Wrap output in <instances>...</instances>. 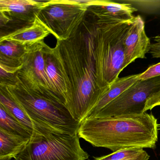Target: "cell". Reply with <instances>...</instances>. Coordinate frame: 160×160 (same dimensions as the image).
Instances as JSON below:
<instances>
[{"mask_svg":"<svg viewBox=\"0 0 160 160\" xmlns=\"http://www.w3.org/2000/svg\"><path fill=\"white\" fill-rule=\"evenodd\" d=\"M88 11L100 18L132 22L137 11L131 3H119L104 0H92L88 5Z\"/></svg>","mask_w":160,"mask_h":160,"instance_id":"obj_11","label":"cell"},{"mask_svg":"<svg viewBox=\"0 0 160 160\" xmlns=\"http://www.w3.org/2000/svg\"><path fill=\"white\" fill-rule=\"evenodd\" d=\"M158 128L160 129V124H158Z\"/></svg>","mask_w":160,"mask_h":160,"instance_id":"obj_23","label":"cell"},{"mask_svg":"<svg viewBox=\"0 0 160 160\" xmlns=\"http://www.w3.org/2000/svg\"><path fill=\"white\" fill-rule=\"evenodd\" d=\"M149 158V155L145 151H144L143 152L140 153L136 157L127 160H148Z\"/></svg>","mask_w":160,"mask_h":160,"instance_id":"obj_22","label":"cell"},{"mask_svg":"<svg viewBox=\"0 0 160 160\" xmlns=\"http://www.w3.org/2000/svg\"><path fill=\"white\" fill-rule=\"evenodd\" d=\"M157 120L152 114L86 118L79 138L92 146L113 152L129 148H154L158 140Z\"/></svg>","mask_w":160,"mask_h":160,"instance_id":"obj_2","label":"cell"},{"mask_svg":"<svg viewBox=\"0 0 160 160\" xmlns=\"http://www.w3.org/2000/svg\"><path fill=\"white\" fill-rule=\"evenodd\" d=\"M139 74H138L118 78L110 86L108 91L100 99L96 106L90 112L86 118H94L106 106L139 80Z\"/></svg>","mask_w":160,"mask_h":160,"instance_id":"obj_15","label":"cell"},{"mask_svg":"<svg viewBox=\"0 0 160 160\" xmlns=\"http://www.w3.org/2000/svg\"><path fill=\"white\" fill-rule=\"evenodd\" d=\"M94 40L95 69L98 84L108 91L126 68L123 41L132 22L100 18L87 11Z\"/></svg>","mask_w":160,"mask_h":160,"instance_id":"obj_3","label":"cell"},{"mask_svg":"<svg viewBox=\"0 0 160 160\" xmlns=\"http://www.w3.org/2000/svg\"><path fill=\"white\" fill-rule=\"evenodd\" d=\"M160 76V62L151 65L144 72L139 74V80H147Z\"/></svg>","mask_w":160,"mask_h":160,"instance_id":"obj_20","label":"cell"},{"mask_svg":"<svg viewBox=\"0 0 160 160\" xmlns=\"http://www.w3.org/2000/svg\"><path fill=\"white\" fill-rule=\"evenodd\" d=\"M0 104L2 105L14 117L33 134L32 138L44 136L24 109L11 97L1 91Z\"/></svg>","mask_w":160,"mask_h":160,"instance_id":"obj_17","label":"cell"},{"mask_svg":"<svg viewBox=\"0 0 160 160\" xmlns=\"http://www.w3.org/2000/svg\"><path fill=\"white\" fill-rule=\"evenodd\" d=\"M78 134L51 133L32 138L14 160H86Z\"/></svg>","mask_w":160,"mask_h":160,"instance_id":"obj_5","label":"cell"},{"mask_svg":"<svg viewBox=\"0 0 160 160\" xmlns=\"http://www.w3.org/2000/svg\"><path fill=\"white\" fill-rule=\"evenodd\" d=\"M144 151L142 148L124 149L108 155L94 157V160H127L136 157Z\"/></svg>","mask_w":160,"mask_h":160,"instance_id":"obj_19","label":"cell"},{"mask_svg":"<svg viewBox=\"0 0 160 160\" xmlns=\"http://www.w3.org/2000/svg\"><path fill=\"white\" fill-rule=\"evenodd\" d=\"M53 49L67 88L66 106L81 123L108 92L98 84L92 26L86 15L74 34L58 41Z\"/></svg>","mask_w":160,"mask_h":160,"instance_id":"obj_1","label":"cell"},{"mask_svg":"<svg viewBox=\"0 0 160 160\" xmlns=\"http://www.w3.org/2000/svg\"><path fill=\"white\" fill-rule=\"evenodd\" d=\"M0 65L18 72L24 63L28 46L13 42H0Z\"/></svg>","mask_w":160,"mask_h":160,"instance_id":"obj_14","label":"cell"},{"mask_svg":"<svg viewBox=\"0 0 160 160\" xmlns=\"http://www.w3.org/2000/svg\"><path fill=\"white\" fill-rule=\"evenodd\" d=\"M0 91L16 102L44 136L51 133H78L80 123L65 105L32 92L16 81L0 83Z\"/></svg>","mask_w":160,"mask_h":160,"instance_id":"obj_4","label":"cell"},{"mask_svg":"<svg viewBox=\"0 0 160 160\" xmlns=\"http://www.w3.org/2000/svg\"><path fill=\"white\" fill-rule=\"evenodd\" d=\"M160 89V76L138 80L106 106L93 118L143 114L145 113L144 109L148 98Z\"/></svg>","mask_w":160,"mask_h":160,"instance_id":"obj_8","label":"cell"},{"mask_svg":"<svg viewBox=\"0 0 160 160\" xmlns=\"http://www.w3.org/2000/svg\"><path fill=\"white\" fill-rule=\"evenodd\" d=\"M47 1L1 0L0 20L1 29L12 32L31 25Z\"/></svg>","mask_w":160,"mask_h":160,"instance_id":"obj_9","label":"cell"},{"mask_svg":"<svg viewBox=\"0 0 160 160\" xmlns=\"http://www.w3.org/2000/svg\"><path fill=\"white\" fill-rule=\"evenodd\" d=\"M44 57L46 71L52 88L62 102L67 107V88L53 48L46 45Z\"/></svg>","mask_w":160,"mask_h":160,"instance_id":"obj_13","label":"cell"},{"mask_svg":"<svg viewBox=\"0 0 160 160\" xmlns=\"http://www.w3.org/2000/svg\"><path fill=\"white\" fill-rule=\"evenodd\" d=\"M151 43L145 32V23L140 16L135 17L123 41L125 67L137 59L146 58Z\"/></svg>","mask_w":160,"mask_h":160,"instance_id":"obj_10","label":"cell"},{"mask_svg":"<svg viewBox=\"0 0 160 160\" xmlns=\"http://www.w3.org/2000/svg\"><path fill=\"white\" fill-rule=\"evenodd\" d=\"M0 129L10 133L31 139L33 134L0 104Z\"/></svg>","mask_w":160,"mask_h":160,"instance_id":"obj_18","label":"cell"},{"mask_svg":"<svg viewBox=\"0 0 160 160\" xmlns=\"http://www.w3.org/2000/svg\"><path fill=\"white\" fill-rule=\"evenodd\" d=\"M88 7L74 0L47 1L37 17L58 41L70 39L83 22Z\"/></svg>","mask_w":160,"mask_h":160,"instance_id":"obj_6","label":"cell"},{"mask_svg":"<svg viewBox=\"0 0 160 160\" xmlns=\"http://www.w3.org/2000/svg\"><path fill=\"white\" fill-rule=\"evenodd\" d=\"M30 139L0 129V160L14 159L24 149Z\"/></svg>","mask_w":160,"mask_h":160,"instance_id":"obj_16","label":"cell"},{"mask_svg":"<svg viewBox=\"0 0 160 160\" xmlns=\"http://www.w3.org/2000/svg\"><path fill=\"white\" fill-rule=\"evenodd\" d=\"M160 105V89L151 95L147 100L144 112L151 110L155 107Z\"/></svg>","mask_w":160,"mask_h":160,"instance_id":"obj_21","label":"cell"},{"mask_svg":"<svg viewBox=\"0 0 160 160\" xmlns=\"http://www.w3.org/2000/svg\"><path fill=\"white\" fill-rule=\"evenodd\" d=\"M46 45L43 41L28 46L23 65L16 73V81L29 91L64 104L53 90L47 74Z\"/></svg>","mask_w":160,"mask_h":160,"instance_id":"obj_7","label":"cell"},{"mask_svg":"<svg viewBox=\"0 0 160 160\" xmlns=\"http://www.w3.org/2000/svg\"><path fill=\"white\" fill-rule=\"evenodd\" d=\"M50 34V32L37 16L31 25L1 36L0 42H13L24 46H29L43 41Z\"/></svg>","mask_w":160,"mask_h":160,"instance_id":"obj_12","label":"cell"}]
</instances>
